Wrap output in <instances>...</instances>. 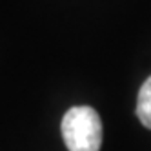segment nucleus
<instances>
[{"label": "nucleus", "instance_id": "f03ea898", "mask_svg": "<svg viewBox=\"0 0 151 151\" xmlns=\"http://www.w3.org/2000/svg\"><path fill=\"white\" fill-rule=\"evenodd\" d=\"M137 116L147 129H151V77L142 84L137 99Z\"/></svg>", "mask_w": 151, "mask_h": 151}, {"label": "nucleus", "instance_id": "f257e3e1", "mask_svg": "<svg viewBox=\"0 0 151 151\" xmlns=\"http://www.w3.org/2000/svg\"><path fill=\"white\" fill-rule=\"evenodd\" d=\"M62 137L69 151H100L102 120L89 106H75L62 118Z\"/></svg>", "mask_w": 151, "mask_h": 151}]
</instances>
